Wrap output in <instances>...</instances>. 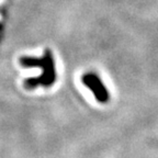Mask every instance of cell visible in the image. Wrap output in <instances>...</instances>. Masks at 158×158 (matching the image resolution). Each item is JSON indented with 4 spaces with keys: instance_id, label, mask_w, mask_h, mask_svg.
Segmentation results:
<instances>
[{
    "instance_id": "6da1fadb",
    "label": "cell",
    "mask_w": 158,
    "mask_h": 158,
    "mask_svg": "<svg viewBox=\"0 0 158 158\" xmlns=\"http://www.w3.org/2000/svg\"><path fill=\"white\" fill-rule=\"evenodd\" d=\"M20 65L24 68L39 67L42 69V74L37 77L27 78L23 82V86L27 90H33L39 86L45 88L53 86L56 81V68L53 53L49 49H45L42 57L34 56H22L19 59Z\"/></svg>"
},
{
    "instance_id": "7a4b0ae2",
    "label": "cell",
    "mask_w": 158,
    "mask_h": 158,
    "mask_svg": "<svg viewBox=\"0 0 158 158\" xmlns=\"http://www.w3.org/2000/svg\"><path fill=\"white\" fill-rule=\"evenodd\" d=\"M81 81L90 91L94 94L97 101L100 103H106L110 100V92L104 86L100 77L94 73H87L82 76Z\"/></svg>"
}]
</instances>
